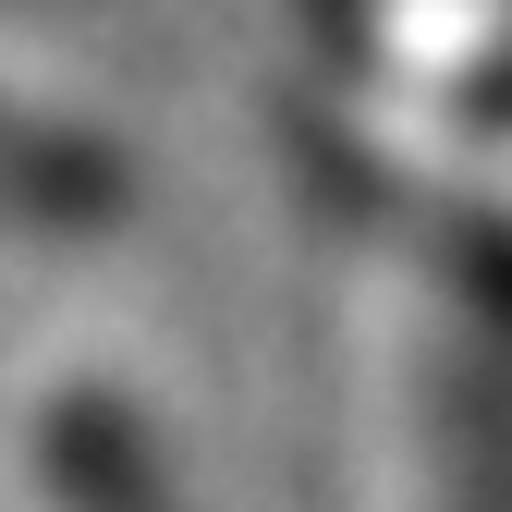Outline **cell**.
<instances>
[{"mask_svg":"<svg viewBox=\"0 0 512 512\" xmlns=\"http://www.w3.org/2000/svg\"><path fill=\"white\" fill-rule=\"evenodd\" d=\"M0 220H110V159L49 135V122H13L0 110Z\"/></svg>","mask_w":512,"mask_h":512,"instance_id":"6da1fadb","label":"cell"},{"mask_svg":"<svg viewBox=\"0 0 512 512\" xmlns=\"http://www.w3.org/2000/svg\"><path fill=\"white\" fill-rule=\"evenodd\" d=\"M49 464H61V488H74V512H159L147 452H135V439H110L98 415H61V427H49Z\"/></svg>","mask_w":512,"mask_h":512,"instance_id":"7a4b0ae2","label":"cell"}]
</instances>
